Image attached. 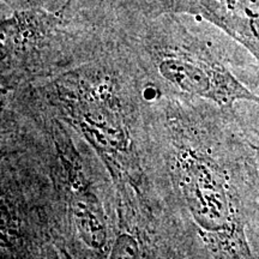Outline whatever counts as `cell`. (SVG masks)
Here are the masks:
<instances>
[{
    "mask_svg": "<svg viewBox=\"0 0 259 259\" xmlns=\"http://www.w3.org/2000/svg\"><path fill=\"white\" fill-rule=\"evenodd\" d=\"M122 65L120 53L105 36L92 59L25 88L34 90L38 106L72 127L102 161L115 187L116 213L157 228L161 209L148 168L142 94Z\"/></svg>",
    "mask_w": 259,
    "mask_h": 259,
    "instance_id": "1",
    "label": "cell"
},
{
    "mask_svg": "<svg viewBox=\"0 0 259 259\" xmlns=\"http://www.w3.org/2000/svg\"><path fill=\"white\" fill-rule=\"evenodd\" d=\"M168 101L162 107V161L178 204L212 257H252L235 170L216 150L203 115L179 100Z\"/></svg>",
    "mask_w": 259,
    "mask_h": 259,
    "instance_id": "2",
    "label": "cell"
},
{
    "mask_svg": "<svg viewBox=\"0 0 259 259\" xmlns=\"http://www.w3.org/2000/svg\"><path fill=\"white\" fill-rule=\"evenodd\" d=\"M114 44L151 84L211 103L233 114L238 101L259 105V96L236 78L208 40L173 12L119 9L107 21Z\"/></svg>",
    "mask_w": 259,
    "mask_h": 259,
    "instance_id": "3",
    "label": "cell"
},
{
    "mask_svg": "<svg viewBox=\"0 0 259 259\" xmlns=\"http://www.w3.org/2000/svg\"><path fill=\"white\" fill-rule=\"evenodd\" d=\"M103 15L84 0L2 15V90L15 92L92 59L102 45Z\"/></svg>",
    "mask_w": 259,
    "mask_h": 259,
    "instance_id": "4",
    "label": "cell"
},
{
    "mask_svg": "<svg viewBox=\"0 0 259 259\" xmlns=\"http://www.w3.org/2000/svg\"><path fill=\"white\" fill-rule=\"evenodd\" d=\"M158 11L202 18L259 61V0H160Z\"/></svg>",
    "mask_w": 259,
    "mask_h": 259,
    "instance_id": "5",
    "label": "cell"
},
{
    "mask_svg": "<svg viewBox=\"0 0 259 259\" xmlns=\"http://www.w3.org/2000/svg\"><path fill=\"white\" fill-rule=\"evenodd\" d=\"M103 4L114 6V8L137 9L143 11L157 12L160 0H96Z\"/></svg>",
    "mask_w": 259,
    "mask_h": 259,
    "instance_id": "6",
    "label": "cell"
},
{
    "mask_svg": "<svg viewBox=\"0 0 259 259\" xmlns=\"http://www.w3.org/2000/svg\"><path fill=\"white\" fill-rule=\"evenodd\" d=\"M248 171H250L248 181H250L251 192L254 196L255 208L259 211V147H255L253 160L248 161Z\"/></svg>",
    "mask_w": 259,
    "mask_h": 259,
    "instance_id": "7",
    "label": "cell"
},
{
    "mask_svg": "<svg viewBox=\"0 0 259 259\" xmlns=\"http://www.w3.org/2000/svg\"><path fill=\"white\" fill-rule=\"evenodd\" d=\"M38 4L40 6H46L44 5V0H38ZM32 6H37L36 0H2V11L6 12H12L16 10H22V9H28L32 8Z\"/></svg>",
    "mask_w": 259,
    "mask_h": 259,
    "instance_id": "8",
    "label": "cell"
}]
</instances>
